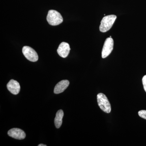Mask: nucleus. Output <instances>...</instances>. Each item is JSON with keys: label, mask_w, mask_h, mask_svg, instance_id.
Listing matches in <instances>:
<instances>
[{"label": "nucleus", "mask_w": 146, "mask_h": 146, "mask_svg": "<svg viewBox=\"0 0 146 146\" xmlns=\"http://www.w3.org/2000/svg\"><path fill=\"white\" fill-rule=\"evenodd\" d=\"M117 18V16L115 15H108L104 17L101 22L100 31L105 33L109 31L112 27Z\"/></svg>", "instance_id": "1"}, {"label": "nucleus", "mask_w": 146, "mask_h": 146, "mask_svg": "<svg viewBox=\"0 0 146 146\" xmlns=\"http://www.w3.org/2000/svg\"><path fill=\"white\" fill-rule=\"evenodd\" d=\"M47 21L51 25L56 26L63 22V18L60 13L56 11L50 10L48 12Z\"/></svg>", "instance_id": "2"}, {"label": "nucleus", "mask_w": 146, "mask_h": 146, "mask_svg": "<svg viewBox=\"0 0 146 146\" xmlns=\"http://www.w3.org/2000/svg\"><path fill=\"white\" fill-rule=\"evenodd\" d=\"M97 101L99 106L103 111L106 113H110L111 110V105L107 97L104 94L100 93L97 95Z\"/></svg>", "instance_id": "3"}, {"label": "nucleus", "mask_w": 146, "mask_h": 146, "mask_svg": "<svg viewBox=\"0 0 146 146\" xmlns=\"http://www.w3.org/2000/svg\"><path fill=\"white\" fill-rule=\"evenodd\" d=\"M23 53L25 57L31 62H36L38 60L37 53L31 47L25 46L23 48Z\"/></svg>", "instance_id": "4"}, {"label": "nucleus", "mask_w": 146, "mask_h": 146, "mask_svg": "<svg viewBox=\"0 0 146 146\" xmlns=\"http://www.w3.org/2000/svg\"><path fill=\"white\" fill-rule=\"evenodd\" d=\"M114 46V41L111 37H108L106 39L102 50V56L103 58H106L112 52Z\"/></svg>", "instance_id": "5"}, {"label": "nucleus", "mask_w": 146, "mask_h": 146, "mask_svg": "<svg viewBox=\"0 0 146 146\" xmlns=\"http://www.w3.org/2000/svg\"><path fill=\"white\" fill-rule=\"evenodd\" d=\"M9 136L15 139L23 140L26 137V134L23 131L19 128H13L8 131Z\"/></svg>", "instance_id": "6"}, {"label": "nucleus", "mask_w": 146, "mask_h": 146, "mask_svg": "<svg viewBox=\"0 0 146 146\" xmlns=\"http://www.w3.org/2000/svg\"><path fill=\"white\" fill-rule=\"evenodd\" d=\"M70 50V46L66 42H62L58 48L57 52L60 56L66 58L68 56Z\"/></svg>", "instance_id": "7"}, {"label": "nucleus", "mask_w": 146, "mask_h": 146, "mask_svg": "<svg viewBox=\"0 0 146 146\" xmlns=\"http://www.w3.org/2000/svg\"><path fill=\"white\" fill-rule=\"evenodd\" d=\"M7 88L11 94L16 95L19 94L21 86L18 82L14 80H11L7 84Z\"/></svg>", "instance_id": "8"}, {"label": "nucleus", "mask_w": 146, "mask_h": 146, "mask_svg": "<svg viewBox=\"0 0 146 146\" xmlns=\"http://www.w3.org/2000/svg\"><path fill=\"white\" fill-rule=\"evenodd\" d=\"M70 82L68 80H63L57 84L54 89V93L59 94L62 93L68 88Z\"/></svg>", "instance_id": "9"}, {"label": "nucleus", "mask_w": 146, "mask_h": 146, "mask_svg": "<svg viewBox=\"0 0 146 146\" xmlns=\"http://www.w3.org/2000/svg\"><path fill=\"white\" fill-rule=\"evenodd\" d=\"M64 116V112L62 110H58L56 112V117L54 119V124L56 127L59 128L62 124V120Z\"/></svg>", "instance_id": "10"}, {"label": "nucleus", "mask_w": 146, "mask_h": 146, "mask_svg": "<svg viewBox=\"0 0 146 146\" xmlns=\"http://www.w3.org/2000/svg\"><path fill=\"white\" fill-rule=\"evenodd\" d=\"M138 115L141 117L146 119V110H142L138 112Z\"/></svg>", "instance_id": "11"}, {"label": "nucleus", "mask_w": 146, "mask_h": 146, "mask_svg": "<svg viewBox=\"0 0 146 146\" xmlns=\"http://www.w3.org/2000/svg\"><path fill=\"white\" fill-rule=\"evenodd\" d=\"M142 82L143 85L144 90L146 92V75L144 76L142 79Z\"/></svg>", "instance_id": "12"}, {"label": "nucleus", "mask_w": 146, "mask_h": 146, "mask_svg": "<svg viewBox=\"0 0 146 146\" xmlns=\"http://www.w3.org/2000/svg\"><path fill=\"white\" fill-rule=\"evenodd\" d=\"M46 145H44V144H40L38 145V146H46Z\"/></svg>", "instance_id": "13"}]
</instances>
